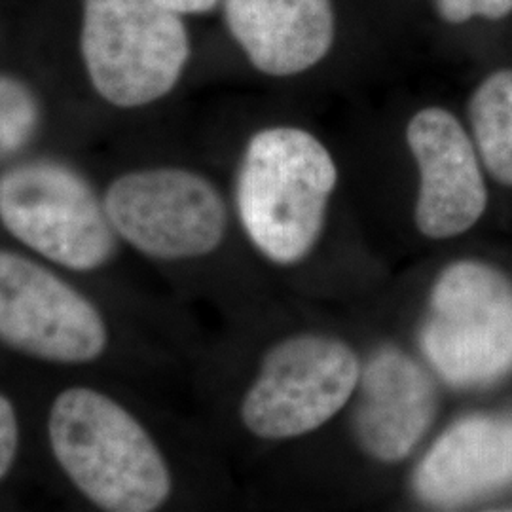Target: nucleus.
<instances>
[{
    "instance_id": "obj_1",
    "label": "nucleus",
    "mask_w": 512,
    "mask_h": 512,
    "mask_svg": "<svg viewBox=\"0 0 512 512\" xmlns=\"http://www.w3.org/2000/svg\"><path fill=\"white\" fill-rule=\"evenodd\" d=\"M48 439L61 471L103 511L152 512L171 495V471L143 423L93 387L55 397Z\"/></svg>"
},
{
    "instance_id": "obj_2",
    "label": "nucleus",
    "mask_w": 512,
    "mask_h": 512,
    "mask_svg": "<svg viewBox=\"0 0 512 512\" xmlns=\"http://www.w3.org/2000/svg\"><path fill=\"white\" fill-rule=\"evenodd\" d=\"M338 169L327 147L300 128L258 131L238 175V213L256 249L293 266L323 236Z\"/></svg>"
},
{
    "instance_id": "obj_3",
    "label": "nucleus",
    "mask_w": 512,
    "mask_h": 512,
    "mask_svg": "<svg viewBox=\"0 0 512 512\" xmlns=\"http://www.w3.org/2000/svg\"><path fill=\"white\" fill-rule=\"evenodd\" d=\"M80 54L101 99L139 109L177 86L190 38L183 18L156 0H82Z\"/></svg>"
},
{
    "instance_id": "obj_4",
    "label": "nucleus",
    "mask_w": 512,
    "mask_h": 512,
    "mask_svg": "<svg viewBox=\"0 0 512 512\" xmlns=\"http://www.w3.org/2000/svg\"><path fill=\"white\" fill-rule=\"evenodd\" d=\"M0 224L33 253L73 272H95L116 251L118 236L92 184L50 158L0 173Z\"/></svg>"
},
{
    "instance_id": "obj_5",
    "label": "nucleus",
    "mask_w": 512,
    "mask_h": 512,
    "mask_svg": "<svg viewBox=\"0 0 512 512\" xmlns=\"http://www.w3.org/2000/svg\"><path fill=\"white\" fill-rule=\"evenodd\" d=\"M421 348L454 387L494 384L511 372V279L476 260L444 268L429 296Z\"/></svg>"
},
{
    "instance_id": "obj_6",
    "label": "nucleus",
    "mask_w": 512,
    "mask_h": 512,
    "mask_svg": "<svg viewBox=\"0 0 512 512\" xmlns=\"http://www.w3.org/2000/svg\"><path fill=\"white\" fill-rule=\"evenodd\" d=\"M361 361L344 340L296 334L262 359L258 376L241 403V421L258 439L310 435L329 423L353 397Z\"/></svg>"
},
{
    "instance_id": "obj_7",
    "label": "nucleus",
    "mask_w": 512,
    "mask_h": 512,
    "mask_svg": "<svg viewBox=\"0 0 512 512\" xmlns=\"http://www.w3.org/2000/svg\"><path fill=\"white\" fill-rule=\"evenodd\" d=\"M116 236L156 260H190L217 251L228 209L217 186L181 167L129 171L103 198Z\"/></svg>"
},
{
    "instance_id": "obj_8",
    "label": "nucleus",
    "mask_w": 512,
    "mask_h": 512,
    "mask_svg": "<svg viewBox=\"0 0 512 512\" xmlns=\"http://www.w3.org/2000/svg\"><path fill=\"white\" fill-rule=\"evenodd\" d=\"M0 342L54 365H88L109 346L90 298L27 256L0 249Z\"/></svg>"
},
{
    "instance_id": "obj_9",
    "label": "nucleus",
    "mask_w": 512,
    "mask_h": 512,
    "mask_svg": "<svg viewBox=\"0 0 512 512\" xmlns=\"http://www.w3.org/2000/svg\"><path fill=\"white\" fill-rule=\"evenodd\" d=\"M406 141L420 171L418 230L429 239L471 230L486 211L488 190L475 145L458 118L439 107L420 110L406 128Z\"/></svg>"
},
{
    "instance_id": "obj_10",
    "label": "nucleus",
    "mask_w": 512,
    "mask_h": 512,
    "mask_svg": "<svg viewBox=\"0 0 512 512\" xmlns=\"http://www.w3.org/2000/svg\"><path fill=\"white\" fill-rule=\"evenodd\" d=\"M353 433L368 458L399 463L431 429L439 395L431 374L399 348L372 355L359 378Z\"/></svg>"
},
{
    "instance_id": "obj_11",
    "label": "nucleus",
    "mask_w": 512,
    "mask_h": 512,
    "mask_svg": "<svg viewBox=\"0 0 512 512\" xmlns=\"http://www.w3.org/2000/svg\"><path fill=\"white\" fill-rule=\"evenodd\" d=\"M512 484V418L473 416L452 425L416 471L421 501L458 507Z\"/></svg>"
},
{
    "instance_id": "obj_12",
    "label": "nucleus",
    "mask_w": 512,
    "mask_h": 512,
    "mask_svg": "<svg viewBox=\"0 0 512 512\" xmlns=\"http://www.w3.org/2000/svg\"><path fill=\"white\" fill-rule=\"evenodd\" d=\"M226 25L260 73H304L334 42L330 0H222Z\"/></svg>"
},
{
    "instance_id": "obj_13",
    "label": "nucleus",
    "mask_w": 512,
    "mask_h": 512,
    "mask_svg": "<svg viewBox=\"0 0 512 512\" xmlns=\"http://www.w3.org/2000/svg\"><path fill=\"white\" fill-rule=\"evenodd\" d=\"M476 152L497 183L512 186V69L482 80L469 101Z\"/></svg>"
},
{
    "instance_id": "obj_14",
    "label": "nucleus",
    "mask_w": 512,
    "mask_h": 512,
    "mask_svg": "<svg viewBox=\"0 0 512 512\" xmlns=\"http://www.w3.org/2000/svg\"><path fill=\"white\" fill-rule=\"evenodd\" d=\"M40 124L35 92L19 78L0 74V165L29 145Z\"/></svg>"
},
{
    "instance_id": "obj_15",
    "label": "nucleus",
    "mask_w": 512,
    "mask_h": 512,
    "mask_svg": "<svg viewBox=\"0 0 512 512\" xmlns=\"http://www.w3.org/2000/svg\"><path fill=\"white\" fill-rule=\"evenodd\" d=\"M437 12L452 25L473 18L503 19L512 12V0H437Z\"/></svg>"
},
{
    "instance_id": "obj_16",
    "label": "nucleus",
    "mask_w": 512,
    "mask_h": 512,
    "mask_svg": "<svg viewBox=\"0 0 512 512\" xmlns=\"http://www.w3.org/2000/svg\"><path fill=\"white\" fill-rule=\"evenodd\" d=\"M19 446L18 414L14 404L0 393V482L16 463Z\"/></svg>"
},
{
    "instance_id": "obj_17",
    "label": "nucleus",
    "mask_w": 512,
    "mask_h": 512,
    "mask_svg": "<svg viewBox=\"0 0 512 512\" xmlns=\"http://www.w3.org/2000/svg\"><path fill=\"white\" fill-rule=\"evenodd\" d=\"M156 2L179 16H192V14H205L213 10L220 0H156Z\"/></svg>"
}]
</instances>
